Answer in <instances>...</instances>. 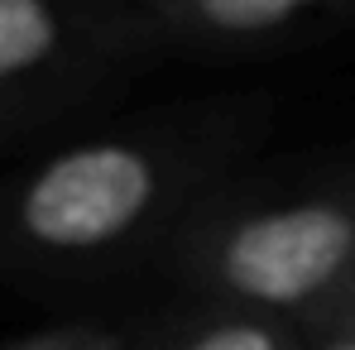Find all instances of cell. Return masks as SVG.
Listing matches in <instances>:
<instances>
[{
  "label": "cell",
  "mask_w": 355,
  "mask_h": 350,
  "mask_svg": "<svg viewBox=\"0 0 355 350\" xmlns=\"http://www.w3.org/2000/svg\"><path fill=\"white\" fill-rule=\"evenodd\" d=\"M226 144L182 125L82 134L0 177V259L34 274H92L164 250L221 182Z\"/></svg>",
  "instance_id": "1"
},
{
  "label": "cell",
  "mask_w": 355,
  "mask_h": 350,
  "mask_svg": "<svg viewBox=\"0 0 355 350\" xmlns=\"http://www.w3.org/2000/svg\"><path fill=\"white\" fill-rule=\"evenodd\" d=\"M192 302L322 331L355 274V177L216 182L164 245Z\"/></svg>",
  "instance_id": "2"
},
{
  "label": "cell",
  "mask_w": 355,
  "mask_h": 350,
  "mask_svg": "<svg viewBox=\"0 0 355 350\" xmlns=\"http://www.w3.org/2000/svg\"><path fill=\"white\" fill-rule=\"evenodd\" d=\"M101 53H120L101 0H0V120L58 96Z\"/></svg>",
  "instance_id": "4"
},
{
  "label": "cell",
  "mask_w": 355,
  "mask_h": 350,
  "mask_svg": "<svg viewBox=\"0 0 355 350\" xmlns=\"http://www.w3.org/2000/svg\"><path fill=\"white\" fill-rule=\"evenodd\" d=\"M101 5H125V0H101Z\"/></svg>",
  "instance_id": "10"
},
{
  "label": "cell",
  "mask_w": 355,
  "mask_h": 350,
  "mask_svg": "<svg viewBox=\"0 0 355 350\" xmlns=\"http://www.w3.org/2000/svg\"><path fill=\"white\" fill-rule=\"evenodd\" d=\"M58 346H62V326L29 331V336H15V341H0V350H58Z\"/></svg>",
  "instance_id": "7"
},
{
  "label": "cell",
  "mask_w": 355,
  "mask_h": 350,
  "mask_svg": "<svg viewBox=\"0 0 355 350\" xmlns=\"http://www.w3.org/2000/svg\"><path fill=\"white\" fill-rule=\"evenodd\" d=\"M58 350H130V341L111 326H62Z\"/></svg>",
  "instance_id": "6"
},
{
  "label": "cell",
  "mask_w": 355,
  "mask_h": 350,
  "mask_svg": "<svg viewBox=\"0 0 355 350\" xmlns=\"http://www.w3.org/2000/svg\"><path fill=\"white\" fill-rule=\"evenodd\" d=\"M336 326H355V274H351V283H346V292H341V302L331 307V317L322 322V331H336Z\"/></svg>",
  "instance_id": "8"
},
{
  "label": "cell",
  "mask_w": 355,
  "mask_h": 350,
  "mask_svg": "<svg viewBox=\"0 0 355 350\" xmlns=\"http://www.w3.org/2000/svg\"><path fill=\"white\" fill-rule=\"evenodd\" d=\"M120 49L254 53L355 15V0H125L106 5Z\"/></svg>",
  "instance_id": "3"
},
{
  "label": "cell",
  "mask_w": 355,
  "mask_h": 350,
  "mask_svg": "<svg viewBox=\"0 0 355 350\" xmlns=\"http://www.w3.org/2000/svg\"><path fill=\"white\" fill-rule=\"evenodd\" d=\"M307 350H355V326H336V331H322L312 336Z\"/></svg>",
  "instance_id": "9"
},
{
  "label": "cell",
  "mask_w": 355,
  "mask_h": 350,
  "mask_svg": "<svg viewBox=\"0 0 355 350\" xmlns=\"http://www.w3.org/2000/svg\"><path fill=\"white\" fill-rule=\"evenodd\" d=\"M307 341L312 331L293 322L187 302L182 312L164 317L144 341H130V350H307Z\"/></svg>",
  "instance_id": "5"
}]
</instances>
